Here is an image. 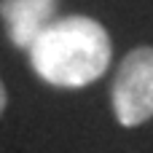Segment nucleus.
I'll return each instance as SVG.
<instances>
[{"label":"nucleus","instance_id":"20e7f679","mask_svg":"<svg viewBox=\"0 0 153 153\" xmlns=\"http://www.w3.org/2000/svg\"><path fill=\"white\" fill-rule=\"evenodd\" d=\"M5 105H8V94H5V86H3V81H0V116H3V110H5Z\"/></svg>","mask_w":153,"mask_h":153},{"label":"nucleus","instance_id":"f257e3e1","mask_svg":"<svg viewBox=\"0 0 153 153\" xmlns=\"http://www.w3.org/2000/svg\"><path fill=\"white\" fill-rule=\"evenodd\" d=\"M113 43L91 16L54 19L30 46V65L40 81L56 89H83L110 67Z\"/></svg>","mask_w":153,"mask_h":153},{"label":"nucleus","instance_id":"7ed1b4c3","mask_svg":"<svg viewBox=\"0 0 153 153\" xmlns=\"http://www.w3.org/2000/svg\"><path fill=\"white\" fill-rule=\"evenodd\" d=\"M59 0H0V16L16 48H27L54 22Z\"/></svg>","mask_w":153,"mask_h":153},{"label":"nucleus","instance_id":"f03ea898","mask_svg":"<svg viewBox=\"0 0 153 153\" xmlns=\"http://www.w3.org/2000/svg\"><path fill=\"white\" fill-rule=\"evenodd\" d=\"M110 97L121 126L132 129L153 118V46H137L121 59Z\"/></svg>","mask_w":153,"mask_h":153}]
</instances>
